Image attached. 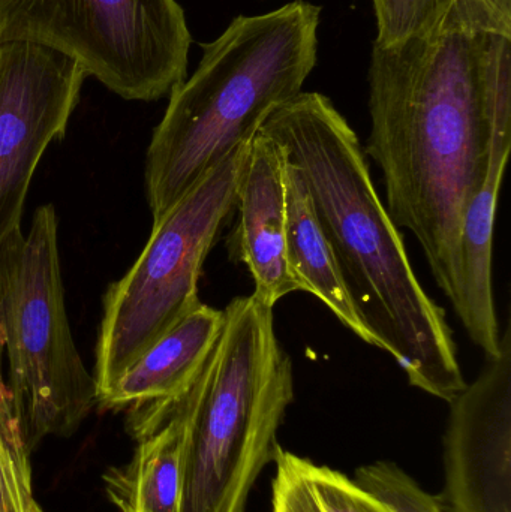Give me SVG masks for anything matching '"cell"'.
Instances as JSON below:
<instances>
[{"mask_svg":"<svg viewBox=\"0 0 511 512\" xmlns=\"http://www.w3.org/2000/svg\"><path fill=\"white\" fill-rule=\"evenodd\" d=\"M368 83L363 149L383 174L384 206L456 309L465 212L489 155L511 150V3L444 0L422 32L374 45Z\"/></svg>","mask_w":511,"mask_h":512,"instance_id":"obj_1","label":"cell"},{"mask_svg":"<svg viewBox=\"0 0 511 512\" xmlns=\"http://www.w3.org/2000/svg\"><path fill=\"white\" fill-rule=\"evenodd\" d=\"M504 2H509V3H511V0H504Z\"/></svg>","mask_w":511,"mask_h":512,"instance_id":"obj_21","label":"cell"},{"mask_svg":"<svg viewBox=\"0 0 511 512\" xmlns=\"http://www.w3.org/2000/svg\"><path fill=\"white\" fill-rule=\"evenodd\" d=\"M0 351L29 453L48 436L72 435L96 405V385L69 327L53 204L0 246Z\"/></svg>","mask_w":511,"mask_h":512,"instance_id":"obj_5","label":"cell"},{"mask_svg":"<svg viewBox=\"0 0 511 512\" xmlns=\"http://www.w3.org/2000/svg\"><path fill=\"white\" fill-rule=\"evenodd\" d=\"M176 399L185 420L179 512H246L294 402L273 307L254 294L231 300L206 363Z\"/></svg>","mask_w":511,"mask_h":512,"instance_id":"obj_4","label":"cell"},{"mask_svg":"<svg viewBox=\"0 0 511 512\" xmlns=\"http://www.w3.org/2000/svg\"><path fill=\"white\" fill-rule=\"evenodd\" d=\"M377 17V39L380 48L401 44L417 35L440 14L444 0H372Z\"/></svg>","mask_w":511,"mask_h":512,"instance_id":"obj_17","label":"cell"},{"mask_svg":"<svg viewBox=\"0 0 511 512\" xmlns=\"http://www.w3.org/2000/svg\"><path fill=\"white\" fill-rule=\"evenodd\" d=\"M86 77L77 60L53 48L0 44V246L21 230L36 168L65 137Z\"/></svg>","mask_w":511,"mask_h":512,"instance_id":"obj_8","label":"cell"},{"mask_svg":"<svg viewBox=\"0 0 511 512\" xmlns=\"http://www.w3.org/2000/svg\"><path fill=\"white\" fill-rule=\"evenodd\" d=\"M354 481L395 512H446L440 498L423 490L396 463L380 460L360 466Z\"/></svg>","mask_w":511,"mask_h":512,"instance_id":"obj_16","label":"cell"},{"mask_svg":"<svg viewBox=\"0 0 511 512\" xmlns=\"http://www.w3.org/2000/svg\"><path fill=\"white\" fill-rule=\"evenodd\" d=\"M30 453L0 424V512H33Z\"/></svg>","mask_w":511,"mask_h":512,"instance_id":"obj_18","label":"cell"},{"mask_svg":"<svg viewBox=\"0 0 511 512\" xmlns=\"http://www.w3.org/2000/svg\"><path fill=\"white\" fill-rule=\"evenodd\" d=\"M285 206L288 270L297 292L314 295L351 333L380 349L351 297L341 267L318 221L311 194L299 171L288 161L285 164Z\"/></svg>","mask_w":511,"mask_h":512,"instance_id":"obj_13","label":"cell"},{"mask_svg":"<svg viewBox=\"0 0 511 512\" xmlns=\"http://www.w3.org/2000/svg\"><path fill=\"white\" fill-rule=\"evenodd\" d=\"M272 512H386L389 505L326 465L276 450Z\"/></svg>","mask_w":511,"mask_h":512,"instance_id":"obj_15","label":"cell"},{"mask_svg":"<svg viewBox=\"0 0 511 512\" xmlns=\"http://www.w3.org/2000/svg\"><path fill=\"white\" fill-rule=\"evenodd\" d=\"M311 194L363 321L408 384L450 403L467 381L446 310L425 291L375 188L368 156L323 93L300 92L261 125Z\"/></svg>","mask_w":511,"mask_h":512,"instance_id":"obj_2","label":"cell"},{"mask_svg":"<svg viewBox=\"0 0 511 512\" xmlns=\"http://www.w3.org/2000/svg\"><path fill=\"white\" fill-rule=\"evenodd\" d=\"M249 143L222 159L153 222L137 261L108 286L95 352L96 402L159 337L201 303V271L236 210Z\"/></svg>","mask_w":511,"mask_h":512,"instance_id":"obj_6","label":"cell"},{"mask_svg":"<svg viewBox=\"0 0 511 512\" xmlns=\"http://www.w3.org/2000/svg\"><path fill=\"white\" fill-rule=\"evenodd\" d=\"M128 426L137 448L104 475L108 498L120 512H179L185 420L176 397L132 406Z\"/></svg>","mask_w":511,"mask_h":512,"instance_id":"obj_11","label":"cell"},{"mask_svg":"<svg viewBox=\"0 0 511 512\" xmlns=\"http://www.w3.org/2000/svg\"><path fill=\"white\" fill-rule=\"evenodd\" d=\"M510 156H491L485 182L465 212L461 231V295L455 312L468 337L485 357L500 352L492 256L498 198Z\"/></svg>","mask_w":511,"mask_h":512,"instance_id":"obj_14","label":"cell"},{"mask_svg":"<svg viewBox=\"0 0 511 512\" xmlns=\"http://www.w3.org/2000/svg\"><path fill=\"white\" fill-rule=\"evenodd\" d=\"M443 438L446 512H511V331L476 381L449 403Z\"/></svg>","mask_w":511,"mask_h":512,"instance_id":"obj_9","label":"cell"},{"mask_svg":"<svg viewBox=\"0 0 511 512\" xmlns=\"http://www.w3.org/2000/svg\"><path fill=\"white\" fill-rule=\"evenodd\" d=\"M32 42L77 60L128 101L170 95L191 32L176 0H0V44Z\"/></svg>","mask_w":511,"mask_h":512,"instance_id":"obj_7","label":"cell"},{"mask_svg":"<svg viewBox=\"0 0 511 512\" xmlns=\"http://www.w3.org/2000/svg\"><path fill=\"white\" fill-rule=\"evenodd\" d=\"M284 150L266 132L249 143L237 191V227L230 251L248 267L254 295L269 307L297 292L287 262Z\"/></svg>","mask_w":511,"mask_h":512,"instance_id":"obj_10","label":"cell"},{"mask_svg":"<svg viewBox=\"0 0 511 512\" xmlns=\"http://www.w3.org/2000/svg\"><path fill=\"white\" fill-rule=\"evenodd\" d=\"M320 21V6L296 0L239 15L201 45L197 69L171 90L147 147L144 191L153 222L302 92L317 65Z\"/></svg>","mask_w":511,"mask_h":512,"instance_id":"obj_3","label":"cell"},{"mask_svg":"<svg viewBox=\"0 0 511 512\" xmlns=\"http://www.w3.org/2000/svg\"><path fill=\"white\" fill-rule=\"evenodd\" d=\"M33 512H42L41 508H39V505L38 507L35 508V510H33Z\"/></svg>","mask_w":511,"mask_h":512,"instance_id":"obj_19","label":"cell"},{"mask_svg":"<svg viewBox=\"0 0 511 512\" xmlns=\"http://www.w3.org/2000/svg\"><path fill=\"white\" fill-rule=\"evenodd\" d=\"M386 512H395V511H393L392 508L389 507V508H387Z\"/></svg>","mask_w":511,"mask_h":512,"instance_id":"obj_20","label":"cell"},{"mask_svg":"<svg viewBox=\"0 0 511 512\" xmlns=\"http://www.w3.org/2000/svg\"><path fill=\"white\" fill-rule=\"evenodd\" d=\"M224 324V310L200 303L141 354L110 390L105 409H129L182 396L206 363Z\"/></svg>","mask_w":511,"mask_h":512,"instance_id":"obj_12","label":"cell"}]
</instances>
